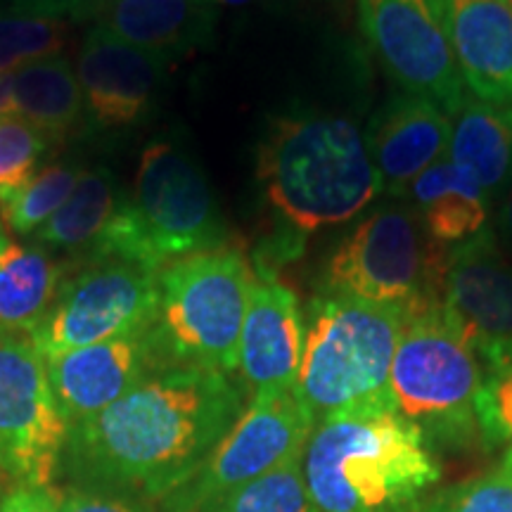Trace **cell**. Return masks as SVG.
I'll return each instance as SVG.
<instances>
[{"label": "cell", "mask_w": 512, "mask_h": 512, "mask_svg": "<svg viewBox=\"0 0 512 512\" xmlns=\"http://www.w3.org/2000/svg\"><path fill=\"white\" fill-rule=\"evenodd\" d=\"M5 242H8V238H5V228H3V221H0V249H3Z\"/></svg>", "instance_id": "obj_36"}, {"label": "cell", "mask_w": 512, "mask_h": 512, "mask_svg": "<svg viewBox=\"0 0 512 512\" xmlns=\"http://www.w3.org/2000/svg\"><path fill=\"white\" fill-rule=\"evenodd\" d=\"M67 437L46 358L31 337L0 328V472L15 486L48 489Z\"/></svg>", "instance_id": "obj_11"}, {"label": "cell", "mask_w": 512, "mask_h": 512, "mask_svg": "<svg viewBox=\"0 0 512 512\" xmlns=\"http://www.w3.org/2000/svg\"><path fill=\"white\" fill-rule=\"evenodd\" d=\"M256 176L275 214L302 235L342 226L382 195L366 136L332 114L275 121Z\"/></svg>", "instance_id": "obj_3"}, {"label": "cell", "mask_w": 512, "mask_h": 512, "mask_svg": "<svg viewBox=\"0 0 512 512\" xmlns=\"http://www.w3.org/2000/svg\"><path fill=\"white\" fill-rule=\"evenodd\" d=\"M448 252L406 200L370 211L325 266V292L406 313L441 304Z\"/></svg>", "instance_id": "obj_7"}, {"label": "cell", "mask_w": 512, "mask_h": 512, "mask_svg": "<svg viewBox=\"0 0 512 512\" xmlns=\"http://www.w3.org/2000/svg\"><path fill=\"white\" fill-rule=\"evenodd\" d=\"M48 147L50 140L19 114L0 117V204L36 176Z\"/></svg>", "instance_id": "obj_28"}, {"label": "cell", "mask_w": 512, "mask_h": 512, "mask_svg": "<svg viewBox=\"0 0 512 512\" xmlns=\"http://www.w3.org/2000/svg\"><path fill=\"white\" fill-rule=\"evenodd\" d=\"M477 427L491 444L512 446V358L486 368L477 396Z\"/></svg>", "instance_id": "obj_30"}, {"label": "cell", "mask_w": 512, "mask_h": 512, "mask_svg": "<svg viewBox=\"0 0 512 512\" xmlns=\"http://www.w3.org/2000/svg\"><path fill=\"white\" fill-rule=\"evenodd\" d=\"M22 3L41 5V8L72 19V22H83V19L98 17L110 0H22Z\"/></svg>", "instance_id": "obj_33"}, {"label": "cell", "mask_w": 512, "mask_h": 512, "mask_svg": "<svg viewBox=\"0 0 512 512\" xmlns=\"http://www.w3.org/2000/svg\"><path fill=\"white\" fill-rule=\"evenodd\" d=\"M159 297L157 268L124 259H88L64 275L55 304L31 342L43 358L147 330Z\"/></svg>", "instance_id": "obj_10"}, {"label": "cell", "mask_w": 512, "mask_h": 512, "mask_svg": "<svg viewBox=\"0 0 512 512\" xmlns=\"http://www.w3.org/2000/svg\"><path fill=\"white\" fill-rule=\"evenodd\" d=\"M81 169L53 164L31 178L17 195L0 204V221L15 235H34L67 202L79 183Z\"/></svg>", "instance_id": "obj_26"}, {"label": "cell", "mask_w": 512, "mask_h": 512, "mask_svg": "<svg viewBox=\"0 0 512 512\" xmlns=\"http://www.w3.org/2000/svg\"><path fill=\"white\" fill-rule=\"evenodd\" d=\"M57 512H140L126 503L124 498L86 494V491H74L57 501Z\"/></svg>", "instance_id": "obj_31"}, {"label": "cell", "mask_w": 512, "mask_h": 512, "mask_svg": "<svg viewBox=\"0 0 512 512\" xmlns=\"http://www.w3.org/2000/svg\"><path fill=\"white\" fill-rule=\"evenodd\" d=\"M503 228H505V233H508L510 240H512V190H510V195H508V202H505V207H503Z\"/></svg>", "instance_id": "obj_35"}, {"label": "cell", "mask_w": 512, "mask_h": 512, "mask_svg": "<svg viewBox=\"0 0 512 512\" xmlns=\"http://www.w3.org/2000/svg\"><path fill=\"white\" fill-rule=\"evenodd\" d=\"M446 157L470 171L491 200L512 174V105H491L467 91L451 117Z\"/></svg>", "instance_id": "obj_22"}, {"label": "cell", "mask_w": 512, "mask_h": 512, "mask_svg": "<svg viewBox=\"0 0 512 512\" xmlns=\"http://www.w3.org/2000/svg\"><path fill=\"white\" fill-rule=\"evenodd\" d=\"M0 512H57V501L48 489L36 486H15L0 501Z\"/></svg>", "instance_id": "obj_32"}, {"label": "cell", "mask_w": 512, "mask_h": 512, "mask_svg": "<svg viewBox=\"0 0 512 512\" xmlns=\"http://www.w3.org/2000/svg\"><path fill=\"white\" fill-rule=\"evenodd\" d=\"M72 19L41 5L12 0L0 8V76L57 57L67 46Z\"/></svg>", "instance_id": "obj_25"}, {"label": "cell", "mask_w": 512, "mask_h": 512, "mask_svg": "<svg viewBox=\"0 0 512 512\" xmlns=\"http://www.w3.org/2000/svg\"><path fill=\"white\" fill-rule=\"evenodd\" d=\"M418 512H512V446L482 475L446 489Z\"/></svg>", "instance_id": "obj_29"}, {"label": "cell", "mask_w": 512, "mask_h": 512, "mask_svg": "<svg viewBox=\"0 0 512 512\" xmlns=\"http://www.w3.org/2000/svg\"><path fill=\"white\" fill-rule=\"evenodd\" d=\"M304 349L299 299L268 266L256 268L249 309L240 332L238 368L254 396L292 392Z\"/></svg>", "instance_id": "obj_16"}, {"label": "cell", "mask_w": 512, "mask_h": 512, "mask_svg": "<svg viewBox=\"0 0 512 512\" xmlns=\"http://www.w3.org/2000/svg\"><path fill=\"white\" fill-rule=\"evenodd\" d=\"M451 140V114L425 95H392L373 114L366 131L368 155L373 159L382 192L392 200H406L422 171L446 157Z\"/></svg>", "instance_id": "obj_17"}, {"label": "cell", "mask_w": 512, "mask_h": 512, "mask_svg": "<svg viewBox=\"0 0 512 512\" xmlns=\"http://www.w3.org/2000/svg\"><path fill=\"white\" fill-rule=\"evenodd\" d=\"M313 427L316 420L294 389L254 396L195 475L162 498L164 512H204L240 486L302 458Z\"/></svg>", "instance_id": "obj_9"}, {"label": "cell", "mask_w": 512, "mask_h": 512, "mask_svg": "<svg viewBox=\"0 0 512 512\" xmlns=\"http://www.w3.org/2000/svg\"><path fill=\"white\" fill-rule=\"evenodd\" d=\"M204 512H318L313 508L304 482L302 458L275 467L268 475L254 479Z\"/></svg>", "instance_id": "obj_27"}, {"label": "cell", "mask_w": 512, "mask_h": 512, "mask_svg": "<svg viewBox=\"0 0 512 512\" xmlns=\"http://www.w3.org/2000/svg\"><path fill=\"white\" fill-rule=\"evenodd\" d=\"M67 264L36 242H5L0 249V328L31 337L53 309Z\"/></svg>", "instance_id": "obj_21"}, {"label": "cell", "mask_w": 512, "mask_h": 512, "mask_svg": "<svg viewBox=\"0 0 512 512\" xmlns=\"http://www.w3.org/2000/svg\"><path fill=\"white\" fill-rule=\"evenodd\" d=\"M50 387L69 430L117 403L164 366L150 328L46 358Z\"/></svg>", "instance_id": "obj_14"}, {"label": "cell", "mask_w": 512, "mask_h": 512, "mask_svg": "<svg viewBox=\"0 0 512 512\" xmlns=\"http://www.w3.org/2000/svg\"><path fill=\"white\" fill-rule=\"evenodd\" d=\"M510 3H512V0H510Z\"/></svg>", "instance_id": "obj_38"}, {"label": "cell", "mask_w": 512, "mask_h": 512, "mask_svg": "<svg viewBox=\"0 0 512 512\" xmlns=\"http://www.w3.org/2000/svg\"><path fill=\"white\" fill-rule=\"evenodd\" d=\"M254 271L240 249L219 247L178 259L159 271L150 337L164 366L238 370L240 332Z\"/></svg>", "instance_id": "obj_6"}, {"label": "cell", "mask_w": 512, "mask_h": 512, "mask_svg": "<svg viewBox=\"0 0 512 512\" xmlns=\"http://www.w3.org/2000/svg\"><path fill=\"white\" fill-rule=\"evenodd\" d=\"M441 306L484 368L512 358V264L489 230L448 252Z\"/></svg>", "instance_id": "obj_13"}, {"label": "cell", "mask_w": 512, "mask_h": 512, "mask_svg": "<svg viewBox=\"0 0 512 512\" xmlns=\"http://www.w3.org/2000/svg\"><path fill=\"white\" fill-rule=\"evenodd\" d=\"M406 200L441 245H460L484 230L489 197L463 166L441 157L415 178Z\"/></svg>", "instance_id": "obj_20"}, {"label": "cell", "mask_w": 512, "mask_h": 512, "mask_svg": "<svg viewBox=\"0 0 512 512\" xmlns=\"http://www.w3.org/2000/svg\"><path fill=\"white\" fill-rule=\"evenodd\" d=\"M12 107L15 114L34 124L50 145L74 136L86 114L79 76L62 55L12 74Z\"/></svg>", "instance_id": "obj_23"}, {"label": "cell", "mask_w": 512, "mask_h": 512, "mask_svg": "<svg viewBox=\"0 0 512 512\" xmlns=\"http://www.w3.org/2000/svg\"><path fill=\"white\" fill-rule=\"evenodd\" d=\"M216 3H226V5H242V3H247V0H216Z\"/></svg>", "instance_id": "obj_37"}, {"label": "cell", "mask_w": 512, "mask_h": 512, "mask_svg": "<svg viewBox=\"0 0 512 512\" xmlns=\"http://www.w3.org/2000/svg\"><path fill=\"white\" fill-rule=\"evenodd\" d=\"M171 64L169 57L128 46L93 27L76 62L88 119L100 128L138 124L150 112Z\"/></svg>", "instance_id": "obj_15"}, {"label": "cell", "mask_w": 512, "mask_h": 512, "mask_svg": "<svg viewBox=\"0 0 512 512\" xmlns=\"http://www.w3.org/2000/svg\"><path fill=\"white\" fill-rule=\"evenodd\" d=\"M226 238L200 166L176 145L152 143L140 155L131 197L117 204L88 259H124L162 271L185 256L226 247Z\"/></svg>", "instance_id": "obj_5"}, {"label": "cell", "mask_w": 512, "mask_h": 512, "mask_svg": "<svg viewBox=\"0 0 512 512\" xmlns=\"http://www.w3.org/2000/svg\"><path fill=\"white\" fill-rule=\"evenodd\" d=\"M245 411L238 384L207 368H159L117 403L69 430L62 460L88 484L169 496Z\"/></svg>", "instance_id": "obj_1"}, {"label": "cell", "mask_w": 512, "mask_h": 512, "mask_svg": "<svg viewBox=\"0 0 512 512\" xmlns=\"http://www.w3.org/2000/svg\"><path fill=\"white\" fill-rule=\"evenodd\" d=\"M465 88L491 105H512L510 0H437Z\"/></svg>", "instance_id": "obj_18"}, {"label": "cell", "mask_w": 512, "mask_h": 512, "mask_svg": "<svg viewBox=\"0 0 512 512\" xmlns=\"http://www.w3.org/2000/svg\"><path fill=\"white\" fill-rule=\"evenodd\" d=\"M302 470L318 512H418L441 477L425 434L394 408L318 422Z\"/></svg>", "instance_id": "obj_2"}, {"label": "cell", "mask_w": 512, "mask_h": 512, "mask_svg": "<svg viewBox=\"0 0 512 512\" xmlns=\"http://www.w3.org/2000/svg\"><path fill=\"white\" fill-rule=\"evenodd\" d=\"M363 31L403 93L425 95L453 117L467 88L437 0H358Z\"/></svg>", "instance_id": "obj_12"}, {"label": "cell", "mask_w": 512, "mask_h": 512, "mask_svg": "<svg viewBox=\"0 0 512 512\" xmlns=\"http://www.w3.org/2000/svg\"><path fill=\"white\" fill-rule=\"evenodd\" d=\"M5 114H15L12 107V74L0 76V117Z\"/></svg>", "instance_id": "obj_34"}, {"label": "cell", "mask_w": 512, "mask_h": 512, "mask_svg": "<svg viewBox=\"0 0 512 512\" xmlns=\"http://www.w3.org/2000/svg\"><path fill=\"white\" fill-rule=\"evenodd\" d=\"M408 313L342 294L311 299L294 392L318 422L335 415L394 408L389 373Z\"/></svg>", "instance_id": "obj_4"}, {"label": "cell", "mask_w": 512, "mask_h": 512, "mask_svg": "<svg viewBox=\"0 0 512 512\" xmlns=\"http://www.w3.org/2000/svg\"><path fill=\"white\" fill-rule=\"evenodd\" d=\"M484 377V361L444 306L408 313L389 373L396 413L420 427L425 437H472L479 432L477 396Z\"/></svg>", "instance_id": "obj_8"}, {"label": "cell", "mask_w": 512, "mask_h": 512, "mask_svg": "<svg viewBox=\"0 0 512 512\" xmlns=\"http://www.w3.org/2000/svg\"><path fill=\"white\" fill-rule=\"evenodd\" d=\"M216 19V0H110L95 27L128 46L176 60L209 46Z\"/></svg>", "instance_id": "obj_19"}, {"label": "cell", "mask_w": 512, "mask_h": 512, "mask_svg": "<svg viewBox=\"0 0 512 512\" xmlns=\"http://www.w3.org/2000/svg\"><path fill=\"white\" fill-rule=\"evenodd\" d=\"M119 197L114 176L102 166L81 171L67 202L34 233L36 245L48 252H91L95 240L117 211Z\"/></svg>", "instance_id": "obj_24"}]
</instances>
